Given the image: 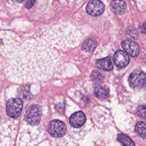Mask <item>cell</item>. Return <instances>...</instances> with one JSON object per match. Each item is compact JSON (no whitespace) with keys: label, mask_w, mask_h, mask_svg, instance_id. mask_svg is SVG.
Segmentation results:
<instances>
[{"label":"cell","mask_w":146,"mask_h":146,"mask_svg":"<svg viewBox=\"0 0 146 146\" xmlns=\"http://www.w3.org/2000/svg\"><path fill=\"white\" fill-rule=\"evenodd\" d=\"M82 39L78 30L64 23L46 26L27 39H18L14 35L7 50L11 56L6 72L17 82L47 80L61 67L59 51L76 47Z\"/></svg>","instance_id":"cell-1"},{"label":"cell","mask_w":146,"mask_h":146,"mask_svg":"<svg viewBox=\"0 0 146 146\" xmlns=\"http://www.w3.org/2000/svg\"><path fill=\"white\" fill-rule=\"evenodd\" d=\"M25 120L31 125H38L41 119V109L37 104H31L26 110Z\"/></svg>","instance_id":"cell-2"},{"label":"cell","mask_w":146,"mask_h":146,"mask_svg":"<svg viewBox=\"0 0 146 146\" xmlns=\"http://www.w3.org/2000/svg\"><path fill=\"white\" fill-rule=\"evenodd\" d=\"M23 108V102L20 98L10 99L6 103V113L11 118L18 117Z\"/></svg>","instance_id":"cell-3"},{"label":"cell","mask_w":146,"mask_h":146,"mask_svg":"<svg viewBox=\"0 0 146 146\" xmlns=\"http://www.w3.org/2000/svg\"><path fill=\"white\" fill-rule=\"evenodd\" d=\"M49 133L54 137H61L66 132V124L59 120H54L50 121L48 127Z\"/></svg>","instance_id":"cell-4"},{"label":"cell","mask_w":146,"mask_h":146,"mask_svg":"<svg viewBox=\"0 0 146 146\" xmlns=\"http://www.w3.org/2000/svg\"><path fill=\"white\" fill-rule=\"evenodd\" d=\"M129 86L132 88L144 87L145 86V74L141 70H136L132 72L128 78Z\"/></svg>","instance_id":"cell-5"},{"label":"cell","mask_w":146,"mask_h":146,"mask_svg":"<svg viewBox=\"0 0 146 146\" xmlns=\"http://www.w3.org/2000/svg\"><path fill=\"white\" fill-rule=\"evenodd\" d=\"M104 5L99 0H91L86 7L87 13L92 16L100 15L104 12Z\"/></svg>","instance_id":"cell-6"},{"label":"cell","mask_w":146,"mask_h":146,"mask_svg":"<svg viewBox=\"0 0 146 146\" xmlns=\"http://www.w3.org/2000/svg\"><path fill=\"white\" fill-rule=\"evenodd\" d=\"M113 59L114 64L119 68L125 67L129 63L128 55L122 50L116 51L113 55Z\"/></svg>","instance_id":"cell-7"},{"label":"cell","mask_w":146,"mask_h":146,"mask_svg":"<svg viewBox=\"0 0 146 146\" xmlns=\"http://www.w3.org/2000/svg\"><path fill=\"white\" fill-rule=\"evenodd\" d=\"M121 46L125 52L131 56H136L139 54L140 47L134 41L129 39L124 40L121 42Z\"/></svg>","instance_id":"cell-8"},{"label":"cell","mask_w":146,"mask_h":146,"mask_svg":"<svg viewBox=\"0 0 146 146\" xmlns=\"http://www.w3.org/2000/svg\"><path fill=\"white\" fill-rule=\"evenodd\" d=\"M86 121V116L82 111H78L74 113L69 119L70 124L74 128L81 127L84 125Z\"/></svg>","instance_id":"cell-9"},{"label":"cell","mask_w":146,"mask_h":146,"mask_svg":"<svg viewBox=\"0 0 146 146\" xmlns=\"http://www.w3.org/2000/svg\"><path fill=\"white\" fill-rule=\"evenodd\" d=\"M110 7L113 13L121 15L125 13L127 9V5L123 0H112Z\"/></svg>","instance_id":"cell-10"},{"label":"cell","mask_w":146,"mask_h":146,"mask_svg":"<svg viewBox=\"0 0 146 146\" xmlns=\"http://www.w3.org/2000/svg\"><path fill=\"white\" fill-rule=\"evenodd\" d=\"M96 66L98 68L107 71H110L112 70L113 68L110 57H106L98 59L96 61Z\"/></svg>","instance_id":"cell-11"},{"label":"cell","mask_w":146,"mask_h":146,"mask_svg":"<svg viewBox=\"0 0 146 146\" xmlns=\"http://www.w3.org/2000/svg\"><path fill=\"white\" fill-rule=\"evenodd\" d=\"M94 94L101 99H104L109 96V89L104 84H98L94 88Z\"/></svg>","instance_id":"cell-12"},{"label":"cell","mask_w":146,"mask_h":146,"mask_svg":"<svg viewBox=\"0 0 146 146\" xmlns=\"http://www.w3.org/2000/svg\"><path fill=\"white\" fill-rule=\"evenodd\" d=\"M96 45L97 42L95 38H88L82 43V49L86 52H91L95 49Z\"/></svg>","instance_id":"cell-13"},{"label":"cell","mask_w":146,"mask_h":146,"mask_svg":"<svg viewBox=\"0 0 146 146\" xmlns=\"http://www.w3.org/2000/svg\"><path fill=\"white\" fill-rule=\"evenodd\" d=\"M135 132L136 134L145 139V123L144 121H139L135 125Z\"/></svg>","instance_id":"cell-14"},{"label":"cell","mask_w":146,"mask_h":146,"mask_svg":"<svg viewBox=\"0 0 146 146\" xmlns=\"http://www.w3.org/2000/svg\"><path fill=\"white\" fill-rule=\"evenodd\" d=\"M117 139L119 141V142H120L121 144L124 145L133 146L135 145L133 141L129 137L122 133H120L117 135Z\"/></svg>","instance_id":"cell-15"},{"label":"cell","mask_w":146,"mask_h":146,"mask_svg":"<svg viewBox=\"0 0 146 146\" xmlns=\"http://www.w3.org/2000/svg\"><path fill=\"white\" fill-rule=\"evenodd\" d=\"M19 95L23 99H29L31 96V94L30 92L29 86L25 85V86H21V87H20L19 88Z\"/></svg>","instance_id":"cell-16"},{"label":"cell","mask_w":146,"mask_h":146,"mask_svg":"<svg viewBox=\"0 0 146 146\" xmlns=\"http://www.w3.org/2000/svg\"><path fill=\"white\" fill-rule=\"evenodd\" d=\"M126 35L131 39H136L138 34L136 29L133 27H129L127 30Z\"/></svg>","instance_id":"cell-17"},{"label":"cell","mask_w":146,"mask_h":146,"mask_svg":"<svg viewBox=\"0 0 146 146\" xmlns=\"http://www.w3.org/2000/svg\"><path fill=\"white\" fill-rule=\"evenodd\" d=\"M91 78L94 81L96 82H99L102 80L104 79V77L103 75L97 71H93L91 74Z\"/></svg>","instance_id":"cell-18"},{"label":"cell","mask_w":146,"mask_h":146,"mask_svg":"<svg viewBox=\"0 0 146 146\" xmlns=\"http://www.w3.org/2000/svg\"><path fill=\"white\" fill-rule=\"evenodd\" d=\"M136 112L139 116L143 119H145V105L139 106L136 108Z\"/></svg>","instance_id":"cell-19"},{"label":"cell","mask_w":146,"mask_h":146,"mask_svg":"<svg viewBox=\"0 0 146 146\" xmlns=\"http://www.w3.org/2000/svg\"><path fill=\"white\" fill-rule=\"evenodd\" d=\"M35 1V0H26V3H25V7L28 9L31 8L33 5L34 4Z\"/></svg>","instance_id":"cell-20"},{"label":"cell","mask_w":146,"mask_h":146,"mask_svg":"<svg viewBox=\"0 0 146 146\" xmlns=\"http://www.w3.org/2000/svg\"><path fill=\"white\" fill-rule=\"evenodd\" d=\"M12 1L16 2H18V3H21L23 1V0H12Z\"/></svg>","instance_id":"cell-21"}]
</instances>
